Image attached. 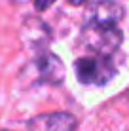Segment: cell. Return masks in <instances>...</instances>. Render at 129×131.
<instances>
[{"instance_id":"1","label":"cell","mask_w":129,"mask_h":131,"mask_svg":"<svg viewBox=\"0 0 129 131\" xmlns=\"http://www.w3.org/2000/svg\"><path fill=\"white\" fill-rule=\"evenodd\" d=\"M82 42L97 55L110 57L122 44V30L118 29V25L86 21L82 30Z\"/></svg>"},{"instance_id":"2","label":"cell","mask_w":129,"mask_h":131,"mask_svg":"<svg viewBox=\"0 0 129 131\" xmlns=\"http://www.w3.org/2000/svg\"><path fill=\"white\" fill-rule=\"evenodd\" d=\"M76 74L78 80L86 85H104L116 74V67L110 57L95 55V57H82L76 61Z\"/></svg>"},{"instance_id":"3","label":"cell","mask_w":129,"mask_h":131,"mask_svg":"<svg viewBox=\"0 0 129 131\" xmlns=\"http://www.w3.org/2000/svg\"><path fill=\"white\" fill-rule=\"evenodd\" d=\"M76 118L66 112H53L34 118L29 124V131H74Z\"/></svg>"},{"instance_id":"4","label":"cell","mask_w":129,"mask_h":131,"mask_svg":"<svg viewBox=\"0 0 129 131\" xmlns=\"http://www.w3.org/2000/svg\"><path fill=\"white\" fill-rule=\"evenodd\" d=\"M123 6L114 0H99L93 4L89 10L87 21H97V23H108V25H118L123 19Z\"/></svg>"},{"instance_id":"5","label":"cell","mask_w":129,"mask_h":131,"mask_svg":"<svg viewBox=\"0 0 129 131\" xmlns=\"http://www.w3.org/2000/svg\"><path fill=\"white\" fill-rule=\"evenodd\" d=\"M38 72L46 82L57 84V82H61L63 76H65V67L55 55L46 53V55H42L38 59Z\"/></svg>"},{"instance_id":"6","label":"cell","mask_w":129,"mask_h":131,"mask_svg":"<svg viewBox=\"0 0 129 131\" xmlns=\"http://www.w3.org/2000/svg\"><path fill=\"white\" fill-rule=\"evenodd\" d=\"M53 2H55V0H34V8H36L38 12H44V10H48Z\"/></svg>"},{"instance_id":"7","label":"cell","mask_w":129,"mask_h":131,"mask_svg":"<svg viewBox=\"0 0 129 131\" xmlns=\"http://www.w3.org/2000/svg\"><path fill=\"white\" fill-rule=\"evenodd\" d=\"M84 2H87V0H68V4H74V6H80Z\"/></svg>"}]
</instances>
